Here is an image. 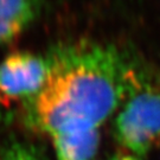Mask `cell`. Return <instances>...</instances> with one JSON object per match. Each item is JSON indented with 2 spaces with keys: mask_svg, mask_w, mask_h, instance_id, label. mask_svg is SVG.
<instances>
[{
  "mask_svg": "<svg viewBox=\"0 0 160 160\" xmlns=\"http://www.w3.org/2000/svg\"><path fill=\"white\" fill-rule=\"evenodd\" d=\"M39 0H0V45L10 43L34 20Z\"/></svg>",
  "mask_w": 160,
  "mask_h": 160,
  "instance_id": "cell-4",
  "label": "cell"
},
{
  "mask_svg": "<svg viewBox=\"0 0 160 160\" xmlns=\"http://www.w3.org/2000/svg\"><path fill=\"white\" fill-rule=\"evenodd\" d=\"M0 160H40L32 148L22 143H13L0 151Z\"/></svg>",
  "mask_w": 160,
  "mask_h": 160,
  "instance_id": "cell-6",
  "label": "cell"
},
{
  "mask_svg": "<svg viewBox=\"0 0 160 160\" xmlns=\"http://www.w3.org/2000/svg\"><path fill=\"white\" fill-rule=\"evenodd\" d=\"M57 160H92L100 142L98 129L51 138Z\"/></svg>",
  "mask_w": 160,
  "mask_h": 160,
  "instance_id": "cell-5",
  "label": "cell"
},
{
  "mask_svg": "<svg viewBox=\"0 0 160 160\" xmlns=\"http://www.w3.org/2000/svg\"><path fill=\"white\" fill-rule=\"evenodd\" d=\"M119 142L138 157L160 146V87L138 86L115 120Z\"/></svg>",
  "mask_w": 160,
  "mask_h": 160,
  "instance_id": "cell-2",
  "label": "cell"
},
{
  "mask_svg": "<svg viewBox=\"0 0 160 160\" xmlns=\"http://www.w3.org/2000/svg\"><path fill=\"white\" fill-rule=\"evenodd\" d=\"M50 62L32 52H12L0 63V100L10 103L33 98L43 88Z\"/></svg>",
  "mask_w": 160,
  "mask_h": 160,
  "instance_id": "cell-3",
  "label": "cell"
},
{
  "mask_svg": "<svg viewBox=\"0 0 160 160\" xmlns=\"http://www.w3.org/2000/svg\"><path fill=\"white\" fill-rule=\"evenodd\" d=\"M50 68L33 97L36 123L50 138L98 129L138 86L114 48L81 43L49 58Z\"/></svg>",
  "mask_w": 160,
  "mask_h": 160,
  "instance_id": "cell-1",
  "label": "cell"
},
{
  "mask_svg": "<svg viewBox=\"0 0 160 160\" xmlns=\"http://www.w3.org/2000/svg\"><path fill=\"white\" fill-rule=\"evenodd\" d=\"M108 160H140L137 155L132 154H125V153H119V154L113 155L112 158H109Z\"/></svg>",
  "mask_w": 160,
  "mask_h": 160,
  "instance_id": "cell-7",
  "label": "cell"
}]
</instances>
